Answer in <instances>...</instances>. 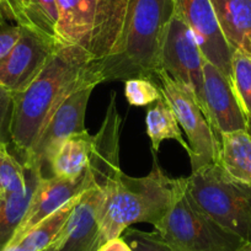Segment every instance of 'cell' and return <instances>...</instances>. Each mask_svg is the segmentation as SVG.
<instances>
[{
	"instance_id": "6da1fadb",
	"label": "cell",
	"mask_w": 251,
	"mask_h": 251,
	"mask_svg": "<svg viewBox=\"0 0 251 251\" xmlns=\"http://www.w3.org/2000/svg\"><path fill=\"white\" fill-rule=\"evenodd\" d=\"M102 83L100 60H91L79 48L57 46L37 78L13 95L10 143L25 163L58 107L84 86Z\"/></svg>"
},
{
	"instance_id": "7a4b0ae2",
	"label": "cell",
	"mask_w": 251,
	"mask_h": 251,
	"mask_svg": "<svg viewBox=\"0 0 251 251\" xmlns=\"http://www.w3.org/2000/svg\"><path fill=\"white\" fill-rule=\"evenodd\" d=\"M101 188L103 200L99 224L103 245L106 241L120 238L132 224L149 223L155 226L185 188V177H169L154 154L153 168L148 175L132 177L121 170Z\"/></svg>"
},
{
	"instance_id": "3957f363",
	"label": "cell",
	"mask_w": 251,
	"mask_h": 251,
	"mask_svg": "<svg viewBox=\"0 0 251 251\" xmlns=\"http://www.w3.org/2000/svg\"><path fill=\"white\" fill-rule=\"evenodd\" d=\"M174 13V0H129L120 52L100 60L102 83L133 78L155 81Z\"/></svg>"
},
{
	"instance_id": "277c9868",
	"label": "cell",
	"mask_w": 251,
	"mask_h": 251,
	"mask_svg": "<svg viewBox=\"0 0 251 251\" xmlns=\"http://www.w3.org/2000/svg\"><path fill=\"white\" fill-rule=\"evenodd\" d=\"M55 45L73 46L91 60L120 52L129 0H57Z\"/></svg>"
},
{
	"instance_id": "5b68a950",
	"label": "cell",
	"mask_w": 251,
	"mask_h": 251,
	"mask_svg": "<svg viewBox=\"0 0 251 251\" xmlns=\"http://www.w3.org/2000/svg\"><path fill=\"white\" fill-rule=\"evenodd\" d=\"M185 194L197 209L246 243H251V186L208 164L185 177Z\"/></svg>"
},
{
	"instance_id": "8992f818",
	"label": "cell",
	"mask_w": 251,
	"mask_h": 251,
	"mask_svg": "<svg viewBox=\"0 0 251 251\" xmlns=\"http://www.w3.org/2000/svg\"><path fill=\"white\" fill-rule=\"evenodd\" d=\"M154 229L175 251H234L245 243L197 209L185 188Z\"/></svg>"
},
{
	"instance_id": "52a82bcc",
	"label": "cell",
	"mask_w": 251,
	"mask_h": 251,
	"mask_svg": "<svg viewBox=\"0 0 251 251\" xmlns=\"http://www.w3.org/2000/svg\"><path fill=\"white\" fill-rule=\"evenodd\" d=\"M155 81H158L161 95L174 110L178 125L187 137V143L191 148L192 171L208 164H216L219 138L194 94L174 80L163 69L156 73Z\"/></svg>"
},
{
	"instance_id": "ba28073f",
	"label": "cell",
	"mask_w": 251,
	"mask_h": 251,
	"mask_svg": "<svg viewBox=\"0 0 251 251\" xmlns=\"http://www.w3.org/2000/svg\"><path fill=\"white\" fill-rule=\"evenodd\" d=\"M203 53L182 19L174 13L161 50V69L195 95L206 115L203 94Z\"/></svg>"
},
{
	"instance_id": "9c48e42d",
	"label": "cell",
	"mask_w": 251,
	"mask_h": 251,
	"mask_svg": "<svg viewBox=\"0 0 251 251\" xmlns=\"http://www.w3.org/2000/svg\"><path fill=\"white\" fill-rule=\"evenodd\" d=\"M94 89L95 86H84L63 101L50 118L32 153L24 164H35L45 174V166H50V160L63 142L72 136L88 132L85 113Z\"/></svg>"
},
{
	"instance_id": "30bf717a",
	"label": "cell",
	"mask_w": 251,
	"mask_h": 251,
	"mask_svg": "<svg viewBox=\"0 0 251 251\" xmlns=\"http://www.w3.org/2000/svg\"><path fill=\"white\" fill-rule=\"evenodd\" d=\"M57 45L37 31L21 26V35L10 53L0 60V86L13 94L25 90L50 59Z\"/></svg>"
},
{
	"instance_id": "8fae6325",
	"label": "cell",
	"mask_w": 251,
	"mask_h": 251,
	"mask_svg": "<svg viewBox=\"0 0 251 251\" xmlns=\"http://www.w3.org/2000/svg\"><path fill=\"white\" fill-rule=\"evenodd\" d=\"M175 13L194 32L203 57L231 81L234 50L221 30L209 0H174Z\"/></svg>"
},
{
	"instance_id": "7c38bea8",
	"label": "cell",
	"mask_w": 251,
	"mask_h": 251,
	"mask_svg": "<svg viewBox=\"0 0 251 251\" xmlns=\"http://www.w3.org/2000/svg\"><path fill=\"white\" fill-rule=\"evenodd\" d=\"M94 186L98 185L89 169L75 177L42 176L31 200L30 207L24 217V221L21 222L9 245L18 243L43 219Z\"/></svg>"
},
{
	"instance_id": "4fadbf2b",
	"label": "cell",
	"mask_w": 251,
	"mask_h": 251,
	"mask_svg": "<svg viewBox=\"0 0 251 251\" xmlns=\"http://www.w3.org/2000/svg\"><path fill=\"white\" fill-rule=\"evenodd\" d=\"M203 94L206 117L218 138L222 133L250 129L231 81L206 58L203 60Z\"/></svg>"
},
{
	"instance_id": "5bb4252c",
	"label": "cell",
	"mask_w": 251,
	"mask_h": 251,
	"mask_svg": "<svg viewBox=\"0 0 251 251\" xmlns=\"http://www.w3.org/2000/svg\"><path fill=\"white\" fill-rule=\"evenodd\" d=\"M103 200L102 188H89L81 194L55 240L57 251H98L101 244L99 212Z\"/></svg>"
},
{
	"instance_id": "9a60e30c",
	"label": "cell",
	"mask_w": 251,
	"mask_h": 251,
	"mask_svg": "<svg viewBox=\"0 0 251 251\" xmlns=\"http://www.w3.org/2000/svg\"><path fill=\"white\" fill-rule=\"evenodd\" d=\"M26 168L27 186L24 191L0 196V251L10 244L16 230L24 221L30 207L31 200L37 188L41 177L45 176L42 169L35 164H24Z\"/></svg>"
},
{
	"instance_id": "2e32d148",
	"label": "cell",
	"mask_w": 251,
	"mask_h": 251,
	"mask_svg": "<svg viewBox=\"0 0 251 251\" xmlns=\"http://www.w3.org/2000/svg\"><path fill=\"white\" fill-rule=\"evenodd\" d=\"M221 30L233 50L251 54V0H209Z\"/></svg>"
},
{
	"instance_id": "e0dca14e",
	"label": "cell",
	"mask_w": 251,
	"mask_h": 251,
	"mask_svg": "<svg viewBox=\"0 0 251 251\" xmlns=\"http://www.w3.org/2000/svg\"><path fill=\"white\" fill-rule=\"evenodd\" d=\"M228 175L251 186V131H235L219 136L217 163Z\"/></svg>"
},
{
	"instance_id": "ac0fdd59",
	"label": "cell",
	"mask_w": 251,
	"mask_h": 251,
	"mask_svg": "<svg viewBox=\"0 0 251 251\" xmlns=\"http://www.w3.org/2000/svg\"><path fill=\"white\" fill-rule=\"evenodd\" d=\"M95 147V136L88 132L75 134L63 142L50 160L52 176L75 177L81 175L90 165Z\"/></svg>"
},
{
	"instance_id": "d6986e66",
	"label": "cell",
	"mask_w": 251,
	"mask_h": 251,
	"mask_svg": "<svg viewBox=\"0 0 251 251\" xmlns=\"http://www.w3.org/2000/svg\"><path fill=\"white\" fill-rule=\"evenodd\" d=\"M80 196L81 195H79L78 197L69 201L57 212L43 219L18 243L6 246L4 251H43L48 246L52 245L59 236L63 226H66L67 221L73 212L75 204L78 203Z\"/></svg>"
},
{
	"instance_id": "ffe728a7",
	"label": "cell",
	"mask_w": 251,
	"mask_h": 251,
	"mask_svg": "<svg viewBox=\"0 0 251 251\" xmlns=\"http://www.w3.org/2000/svg\"><path fill=\"white\" fill-rule=\"evenodd\" d=\"M146 126L147 134L151 142L153 153H156L159 151L161 142L166 141V139H174L180 143V146L185 149L186 153L190 156L191 148L183 138L175 112L169 105L168 101L164 99V96L148 108L146 116Z\"/></svg>"
},
{
	"instance_id": "44dd1931",
	"label": "cell",
	"mask_w": 251,
	"mask_h": 251,
	"mask_svg": "<svg viewBox=\"0 0 251 251\" xmlns=\"http://www.w3.org/2000/svg\"><path fill=\"white\" fill-rule=\"evenodd\" d=\"M231 84L251 127V54L244 50H234L233 52Z\"/></svg>"
},
{
	"instance_id": "7402d4cb",
	"label": "cell",
	"mask_w": 251,
	"mask_h": 251,
	"mask_svg": "<svg viewBox=\"0 0 251 251\" xmlns=\"http://www.w3.org/2000/svg\"><path fill=\"white\" fill-rule=\"evenodd\" d=\"M26 186L25 165L9 151L8 143H0V196L24 191Z\"/></svg>"
},
{
	"instance_id": "603a6c76",
	"label": "cell",
	"mask_w": 251,
	"mask_h": 251,
	"mask_svg": "<svg viewBox=\"0 0 251 251\" xmlns=\"http://www.w3.org/2000/svg\"><path fill=\"white\" fill-rule=\"evenodd\" d=\"M27 18L32 30L55 42V30L59 18L57 0H30Z\"/></svg>"
},
{
	"instance_id": "cb8c5ba5",
	"label": "cell",
	"mask_w": 251,
	"mask_h": 251,
	"mask_svg": "<svg viewBox=\"0 0 251 251\" xmlns=\"http://www.w3.org/2000/svg\"><path fill=\"white\" fill-rule=\"evenodd\" d=\"M125 96L132 106L144 107L163 98L160 88L151 79L133 78L125 81Z\"/></svg>"
},
{
	"instance_id": "d4e9b609",
	"label": "cell",
	"mask_w": 251,
	"mask_h": 251,
	"mask_svg": "<svg viewBox=\"0 0 251 251\" xmlns=\"http://www.w3.org/2000/svg\"><path fill=\"white\" fill-rule=\"evenodd\" d=\"M121 238L128 244L132 251H175L155 230L143 231L129 226Z\"/></svg>"
},
{
	"instance_id": "484cf974",
	"label": "cell",
	"mask_w": 251,
	"mask_h": 251,
	"mask_svg": "<svg viewBox=\"0 0 251 251\" xmlns=\"http://www.w3.org/2000/svg\"><path fill=\"white\" fill-rule=\"evenodd\" d=\"M13 95L11 91L0 86V143H10Z\"/></svg>"
},
{
	"instance_id": "4316f807",
	"label": "cell",
	"mask_w": 251,
	"mask_h": 251,
	"mask_svg": "<svg viewBox=\"0 0 251 251\" xmlns=\"http://www.w3.org/2000/svg\"><path fill=\"white\" fill-rule=\"evenodd\" d=\"M3 6L8 21H14L16 25L31 28L27 18L30 0H3Z\"/></svg>"
},
{
	"instance_id": "83f0119b",
	"label": "cell",
	"mask_w": 251,
	"mask_h": 251,
	"mask_svg": "<svg viewBox=\"0 0 251 251\" xmlns=\"http://www.w3.org/2000/svg\"><path fill=\"white\" fill-rule=\"evenodd\" d=\"M21 35V26H0V60H3L13 50Z\"/></svg>"
},
{
	"instance_id": "f1b7e54d",
	"label": "cell",
	"mask_w": 251,
	"mask_h": 251,
	"mask_svg": "<svg viewBox=\"0 0 251 251\" xmlns=\"http://www.w3.org/2000/svg\"><path fill=\"white\" fill-rule=\"evenodd\" d=\"M98 251H132L131 248L122 238H116L112 240L106 241L103 245L99 248Z\"/></svg>"
},
{
	"instance_id": "f546056e",
	"label": "cell",
	"mask_w": 251,
	"mask_h": 251,
	"mask_svg": "<svg viewBox=\"0 0 251 251\" xmlns=\"http://www.w3.org/2000/svg\"><path fill=\"white\" fill-rule=\"evenodd\" d=\"M234 251H251V243H244L239 246L238 249H235Z\"/></svg>"
},
{
	"instance_id": "4dcf8cb0",
	"label": "cell",
	"mask_w": 251,
	"mask_h": 251,
	"mask_svg": "<svg viewBox=\"0 0 251 251\" xmlns=\"http://www.w3.org/2000/svg\"><path fill=\"white\" fill-rule=\"evenodd\" d=\"M6 18L5 16H4V14H3V11L0 10V26H3V25H6Z\"/></svg>"
},
{
	"instance_id": "1f68e13d",
	"label": "cell",
	"mask_w": 251,
	"mask_h": 251,
	"mask_svg": "<svg viewBox=\"0 0 251 251\" xmlns=\"http://www.w3.org/2000/svg\"><path fill=\"white\" fill-rule=\"evenodd\" d=\"M43 251H57V244H55V241L52 244V245L48 246L47 249H45Z\"/></svg>"
},
{
	"instance_id": "d6a6232c",
	"label": "cell",
	"mask_w": 251,
	"mask_h": 251,
	"mask_svg": "<svg viewBox=\"0 0 251 251\" xmlns=\"http://www.w3.org/2000/svg\"><path fill=\"white\" fill-rule=\"evenodd\" d=\"M0 10L3 11V14H4V6H3V0H0ZM4 16H5V14H4ZM6 18V16H5ZM6 20H8V19H6Z\"/></svg>"
},
{
	"instance_id": "836d02e7",
	"label": "cell",
	"mask_w": 251,
	"mask_h": 251,
	"mask_svg": "<svg viewBox=\"0 0 251 251\" xmlns=\"http://www.w3.org/2000/svg\"><path fill=\"white\" fill-rule=\"evenodd\" d=\"M250 131H251V127H250Z\"/></svg>"
}]
</instances>
